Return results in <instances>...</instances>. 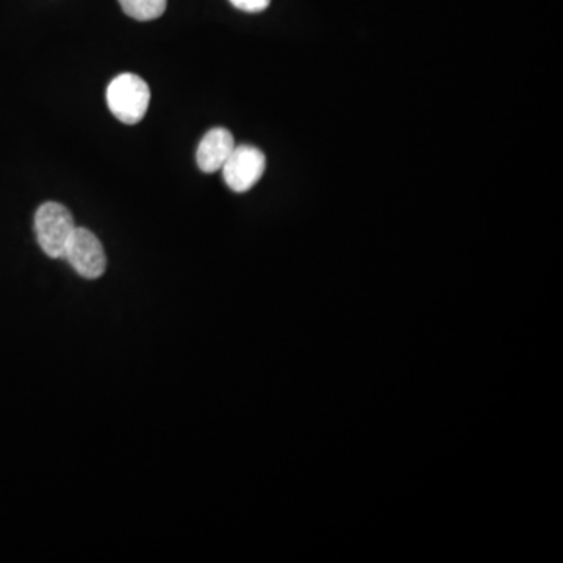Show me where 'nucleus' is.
<instances>
[{"mask_svg": "<svg viewBox=\"0 0 563 563\" xmlns=\"http://www.w3.org/2000/svg\"><path fill=\"white\" fill-rule=\"evenodd\" d=\"M234 135L224 127L208 130L202 138L196 152V162L204 173L212 174L223 169L227 158L234 152Z\"/></svg>", "mask_w": 563, "mask_h": 563, "instance_id": "nucleus-5", "label": "nucleus"}, {"mask_svg": "<svg viewBox=\"0 0 563 563\" xmlns=\"http://www.w3.org/2000/svg\"><path fill=\"white\" fill-rule=\"evenodd\" d=\"M76 223L65 205L46 202L36 210L35 234L40 248L51 259H63L68 241L71 240Z\"/></svg>", "mask_w": 563, "mask_h": 563, "instance_id": "nucleus-2", "label": "nucleus"}, {"mask_svg": "<svg viewBox=\"0 0 563 563\" xmlns=\"http://www.w3.org/2000/svg\"><path fill=\"white\" fill-rule=\"evenodd\" d=\"M122 10L137 21H154L166 11L168 0H119Z\"/></svg>", "mask_w": 563, "mask_h": 563, "instance_id": "nucleus-6", "label": "nucleus"}, {"mask_svg": "<svg viewBox=\"0 0 563 563\" xmlns=\"http://www.w3.org/2000/svg\"><path fill=\"white\" fill-rule=\"evenodd\" d=\"M230 4L246 13H260L269 7L271 0H230Z\"/></svg>", "mask_w": 563, "mask_h": 563, "instance_id": "nucleus-7", "label": "nucleus"}, {"mask_svg": "<svg viewBox=\"0 0 563 563\" xmlns=\"http://www.w3.org/2000/svg\"><path fill=\"white\" fill-rule=\"evenodd\" d=\"M63 259L68 260L69 265L76 269V273L85 279H97L107 269L104 246L99 238L85 227H76L71 240L68 241Z\"/></svg>", "mask_w": 563, "mask_h": 563, "instance_id": "nucleus-3", "label": "nucleus"}, {"mask_svg": "<svg viewBox=\"0 0 563 563\" xmlns=\"http://www.w3.org/2000/svg\"><path fill=\"white\" fill-rule=\"evenodd\" d=\"M151 90L148 83L135 74L115 77L107 88V104L116 119L135 126L148 112Z\"/></svg>", "mask_w": 563, "mask_h": 563, "instance_id": "nucleus-1", "label": "nucleus"}, {"mask_svg": "<svg viewBox=\"0 0 563 563\" xmlns=\"http://www.w3.org/2000/svg\"><path fill=\"white\" fill-rule=\"evenodd\" d=\"M266 169V157L260 149L243 144L235 146L234 152L224 163L223 176L227 187L235 193H246L262 179Z\"/></svg>", "mask_w": 563, "mask_h": 563, "instance_id": "nucleus-4", "label": "nucleus"}]
</instances>
